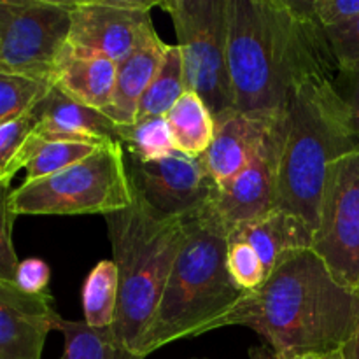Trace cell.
I'll list each match as a JSON object with an SVG mask.
<instances>
[{
  "mask_svg": "<svg viewBox=\"0 0 359 359\" xmlns=\"http://www.w3.org/2000/svg\"><path fill=\"white\" fill-rule=\"evenodd\" d=\"M70 20L72 0H0V70L53 83Z\"/></svg>",
  "mask_w": 359,
  "mask_h": 359,
  "instance_id": "obj_8",
  "label": "cell"
},
{
  "mask_svg": "<svg viewBox=\"0 0 359 359\" xmlns=\"http://www.w3.org/2000/svg\"><path fill=\"white\" fill-rule=\"evenodd\" d=\"M228 269L235 283L245 291L258 290L269 277L258 252L231 235H228Z\"/></svg>",
  "mask_w": 359,
  "mask_h": 359,
  "instance_id": "obj_27",
  "label": "cell"
},
{
  "mask_svg": "<svg viewBox=\"0 0 359 359\" xmlns=\"http://www.w3.org/2000/svg\"><path fill=\"white\" fill-rule=\"evenodd\" d=\"M56 332L63 335L60 359H142L121 346L111 328L97 330L84 321H67L62 318Z\"/></svg>",
  "mask_w": 359,
  "mask_h": 359,
  "instance_id": "obj_22",
  "label": "cell"
},
{
  "mask_svg": "<svg viewBox=\"0 0 359 359\" xmlns=\"http://www.w3.org/2000/svg\"><path fill=\"white\" fill-rule=\"evenodd\" d=\"M321 359H346V358H344L342 349H340V351H335V353H332V354H326V356H323Z\"/></svg>",
  "mask_w": 359,
  "mask_h": 359,
  "instance_id": "obj_34",
  "label": "cell"
},
{
  "mask_svg": "<svg viewBox=\"0 0 359 359\" xmlns=\"http://www.w3.org/2000/svg\"><path fill=\"white\" fill-rule=\"evenodd\" d=\"M165 48L167 44L158 37L118 63L111 104L104 111V114L111 118L116 125H135L140 100L160 67Z\"/></svg>",
  "mask_w": 359,
  "mask_h": 359,
  "instance_id": "obj_18",
  "label": "cell"
},
{
  "mask_svg": "<svg viewBox=\"0 0 359 359\" xmlns=\"http://www.w3.org/2000/svg\"><path fill=\"white\" fill-rule=\"evenodd\" d=\"M118 63L107 58L74 56L63 51L53 76V86L86 107L104 112L111 104Z\"/></svg>",
  "mask_w": 359,
  "mask_h": 359,
  "instance_id": "obj_17",
  "label": "cell"
},
{
  "mask_svg": "<svg viewBox=\"0 0 359 359\" xmlns=\"http://www.w3.org/2000/svg\"><path fill=\"white\" fill-rule=\"evenodd\" d=\"M342 354L346 359H359V328L353 335V339L342 347Z\"/></svg>",
  "mask_w": 359,
  "mask_h": 359,
  "instance_id": "obj_33",
  "label": "cell"
},
{
  "mask_svg": "<svg viewBox=\"0 0 359 359\" xmlns=\"http://www.w3.org/2000/svg\"><path fill=\"white\" fill-rule=\"evenodd\" d=\"M230 235L248 242L258 252L269 276L286 255L312 249L314 238V231L307 223L277 207L265 216L235 228Z\"/></svg>",
  "mask_w": 359,
  "mask_h": 359,
  "instance_id": "obj_16",
  "label": "cell"
},
{
  "mask_svg": "<svg viewBox=\"0 0 359 359\" xmlns=\"http://www.w3.org/2000/svg\"><path fill=\"white\" fill-rule=\"evenodd\" d=\"M100 147V144L84 142V140H48V142H42L25 167L27 177L23 182L37 181V179L48 177V175L56 174L60 170H65V168L83 161L84 158L93 154Z\"/></svg>",
  "mask_w": 359,
  "mask_h": 359,
  "instance_id": "obj_24",
  "label": "cell"
},
{
  "mask_svg": "<svg viewBox=\"0 0 359 359\" xmlns=\"http://www.w3.org/2000/svg\"><path fill=\"white\" fill-rule=\"evenodd\" d=\"M119 277L114 262L97 263L83 286L84 323L91 328H112L118 312Z\"/></svg>",
  "mask_w": 359,
  "mask_h": 359,
  "instance_id": "obj_21",
  "label": "cell"
},
{
  "mask_svg": "<svg viewBox=\"0 0 359 359\" xmlns=\"http://www.w3.org/2000/svg\"><path fill=\"white\" fill-rule=\"evenodd\" d=\"M228 235L209 205L186 217V238L161 294L153 321L139 347V358L177 340L230 326L248 297L228 269Z\"/></svg>",
  "mask_w": 359,
  "mask_h": 359,
  "instance_id": "obj_3",
  "label": "cell"
},
{
  "mask_svg": "<svg viewBox=\"0 0 359 359\" xmlns=\"http://www.w3.org/2000/svg\"><path fill=\"white\" fill-rule=\"evenodd\" d=\"M330 49L339 70L359 67V18L326 30Z\"/></svg>",
  "mask_w": 359,
  "mask_h": 359,
  "instance_id": "obj_29",
  "label": "cell"
},
{
  "mask_svg": "<svg viewBox=\"0 0 359 359\" xmlns=\"http://www.w3.org/2000/svg\"><path fill=\"white\" fill-rule=\"evenodd\" d=\"M123 149L139 161H153L174 153L167 118L139 119L135 125L123 126Z\"/></svg>",
  "mask_w": 359,
  "mask_h": 359,
  "instance_id": "obj_25",
  "label": "cell"
},
{
  "mask_svg": "<svg viewBox=\"0 0 359 359\" xmlns=\"http://www.w3.org/2000/svg\"><path fill=\"white\" fill-rule=\"evenodd\" d=\"M312 251L340 283L359 290V153L330 170Z\"/></svg>",
  "mask_w": 359,
  "mask_h": 359,
  "instance_id": "obj_10",
  "label": "cell"
},
{
  "mask_svg": "<svg viewBox=\"0 0 359 359\" xmlns=\"http://www.w3.org/2000/svg\"><path fill=\"white\" fill-rule=\"evenodd\" d=\"M11 182H0V279L14 283L20 259L13 244V223L16 214L11 209Z\"/></svg>",
  "mask_w": 359,
  "mask_h": 359,
  "instance_id": "obj_28",
  "label": "cell"
},
{
  "mask_svg": "<svg viewBox=\"0 0 359 359\" xmlns=\"http://www.w3.org/2000/svg\"><path fill=\"white\" fill-rule=\"evenodd\" d=\"M228 69L235 111L262 116L283 114L304 76L339 74L304 0H228Z\"/></svg>",
  "mask_w": 359,
  "mask_h": 359,
  "instance_id": "obj_1",
  "label": "cell"
},
{
  "mask_svg": "<svg viewBox=\"0 0 359 359\" xmlns=\"http://www.w3.org/2000/svg\"><path fill=\"white\" fill-rule=\"evenodd\" d=\"M272 359H276V358H272ZM294 359H321V358H294Z\"/></svg>",
  "mask_w": 359,
  "mask_h": 359,
  "instance_id": "obj_35",
  "label": "cell"
},
{
  "mask_svg": "<svg viewBox=\"0 0 359 359\" xmlns=\"http://www.w3.org/2000/svg\"><path fill=\"white\" fill-rule=\"evenodd\" d=\"M37 125V111H30L0 125V182H11L18 174V156Z\"/></svg>",
  "mask_w": 359,
  "mask_h": 359,
  "instance_id": "obj_26",
  "label": "cell"
},
{
  "mask_svg": "<svg viewBox=\"0 0 359 359\" xmlns=\"http://www.w3.org/2000/svg\"><path fill=\"white\" fill-rule=\"evenodd\" d=\"M283 114L262 116L233 111L214 121V140L200 160L217 188L233 179L255 158Z\"/></svg>",
  "mask_w": 359,
  "mask_h": 359,
  "instance_id": "obj_14",
  "label": "cell"
},
{
  "mask_svg": "<svg viewBox=\"0 0 359 359\" xmlns=\"http://www.w3.org/2000/svg\"><path fill=\"white\" fill-rule=\"evenodd\" d=\"M333 83H335L337 91H339L344 104H346L351 125H353L354 133H356L359 139V67H356V69L339 70Z\"/></svg>",
  "mask_w": 359,
  "mask_h": 359,
  "instance_id": "obj_32",
  "label": "cell"
},
{
  "mask_svg": "<svg viewBox=\"0 0 359 359\" xmlns=\"http://www.w3.org/2000/svg\"><path fill=\"white\" fill-rule=\"evenodd\" d=\"M158 6L174 23L188 91H195L214 121L235 111L228 69V0H165Z\"/></svg>",
  "mask_w": 359,
  "mask_h": 359,
  "instance_id": "obj_7",
  "label": "cell"
},
{
  "mask_svg": "<svg viewBox=\"0 0 359 359\" xmlns=\"http://www.w3.org/2000/svg\"><path fill=\"white\" fill-rule=\"evenodd\" d=\"M60 319L51 294H28L0 279V359H42Z\"/></svg>",
  "mask_w": 359,
  "mask_h": 359,
  "instance_id": "obj_13",
  "label": "cell"
},
{
  "mask_svg": "<svg viewBox=\"0 0 359 359\" xmlns=\"http://www.w3.org/2000/svg\"><path fill=\"white\" fill-rule=\"evenodd\" d=\"M333 79L326 74L298 79L283 118L277 209L300 217L312 231L330 170L344 156L359 153V139Z\"/></svg>",
  "mask_w": 359,
  "mask_h": 359,
  "instance_id": "obj_4",
  "label": "cell"
},
{
  "mask_svg": "<svg viewBox=\"0 0 359 359\" xmlns=\"http://www.w3.org/2000/svg\"><path fill=\"white\" fill-rule=\"evenodd\" d=\"M230 326L262 337L272 358H323L359 328V290L340 283L312 249L284 256L248 297Z\"/></svg>",
  "mask_w": 359,
  "mask_h": 359,
  "instance_id": "obj_2",
  "label": "cell"
},
{
  "mask_svg": "<svg viewBox=\"0 0 359 359\" xmlns=\"http://www.w3.org/2000/svg\"><path fill=\"white\" fill-rule=\"evenodd\" d=\"M133 195L161 217H188L212 202L217 186L200 158L174 151L153 161L125 153Z\"/></svg>",
  "mask_w": 359,
  "mask_h": 359,
  "instance_id": "obj_11",
  "label": "cell"
},
{
  "mask_svg": "<svg viewBox=\"0 0 359 359\" xmlns=\"http://www.w3.org/2000/svg\"><path fill=\"white\" fill-rule=\"evenodd\" d=\"M158 4L149 0H72L65 51L121 63L158 39L151 18Z\"/></svg>",
  "mask_w": 359,
  "mask_h": 359,
  "instance_id": "obj_9",
  "label": "cell"
},
{
  "mask_svg": "<svg viewBox=\"0 0 359 359\" xmlns=\"http://www.w3.org/2000/svg\"><path fill=\"white\" fill-rule=\"evenodd\" d=\"M174 147L189 158H200L205 154L214 140L212 114L195 91H186L177 104L167 114Z\"/></svg>",
  "mask_w": 359,
  "mask_h": 359,
  "instance_id": "obj_19",
  "label": "cell"
},
{
  "mask_svg": "<svg viewBox=\"0 0 359 359\" xmlns=\"http://www.w3.org/2000/svg\"><path fill=\"white\" fill-rule=\"evenodd\" d=\"M186 91L188 88L181 49L177 44H167L160 67L140 100L137 121L147 118H167L168 112Z\"/></svg>",
  "mask_w": 359,
  "mask_h": 359,
  "instance_id": "obj_20",
  "label": "cell"
},
{
  "mask_svg": "<svg viewBox=\"0 0 359 359\" xmlns=\"http://www.w3.org/2000/svg\"><path fill=\"white\" fill-rule=\"evenodd\" d=\"M283 118L263 140L255 158L233 179L216 189L210 207L230 231L277 207Z\"/></svg>",
  "mask_w": 359,
  "mask_h": 359,
  "instance_id": "obj_12",
  "label": "cell"
},
{
  "mask_svg": "<svg viewBox=\"0 0 359 359\" xmlns=\"http://www.w3.org/2000/svg\"><path fill=\"white\" fill-rule=\"evenodd\" d=\"M304 6L323 30L340 27L359 18V0H304Z\"/></svg>",
  "mask_w": 359,
  "mask_h": 359,
  "instance_id": "obj_30",
  "label": "cell"
},
{
  "mask_svg": "<svg viewBox=\"0 0 359 359\" xmlns=\"http://www.w3.org/2000/svg\"><path fill=\"white\" fill-rule=\"evenodd\" d=\"M119 300L112 333L132 354L160 305L174 263L186 238V217H161L133 195L128 209L105 216Z\"/></svg>",
  "mask_w": 359,
  "mask_h": 359,
  "instance_id": "obj_5",
  "label": "cell"
},
{
  "mask_svg": "<svg viewBox=\"0 0 359 359\" xmlns=\"http://www.w3.org/2000/svg\"><path fill=\"white\" fill-rule=\"evenodd\" d=\"M51 88V81L0 70V125L34 111Z\"/></svg>",
  "mask_w": 359,
  "mask_h": 359,
  "instance_id": "obj_23",
  "label": "cell"
},
{
  "mask_svg": "<svg viewBox=\"0 0 359 359\" xmlns=\"http://www.w3.org/2000/svg\"><path fill=\"white\" fill-rule=\"evenodd\" d=\"M49 279H51V269L44 259L27 258L18 265L14 273V286L28 294H44L49 293Z\"/></svg>",
  "mask_w": 359,
  "mask_h": 359,
  "instance_id": "obj_31",
  "label": "cell"
},
{
  "mask_svg": "<svg viewBox=\"0 0 359 359\" xmlns=\"http://www.w3.org/2000/svg\"><path fill=\"white\" fill-rule=\"evenodd\" d=\"M35 111L37 125L32 139L37 144L48 140H84L100 146H123V126L116 125L102 111L77 104L58 88L53 86Z\"/></svg>",
  "mask_w": 359,
  "mask_h": 359,
  "instance_id": "obj_15",
  "label": "cell"
},
{
  "mask_svg": "<svg viewBox=\"0 0 359 359\" xmlns=\"http://www.w3.org/2000/svg\"><path fill=\"white\" fill-rule=\"evenodd\" d=\"M133 188L119 144L102 146L72 167L23 182L11 193L16 216H109L128 209Z\"/></svg>",
  "mask_w": 359,
  "mask_h": 359,
  "instance_id": "obj_6",
  "label": "cell"
}]
</instances>
